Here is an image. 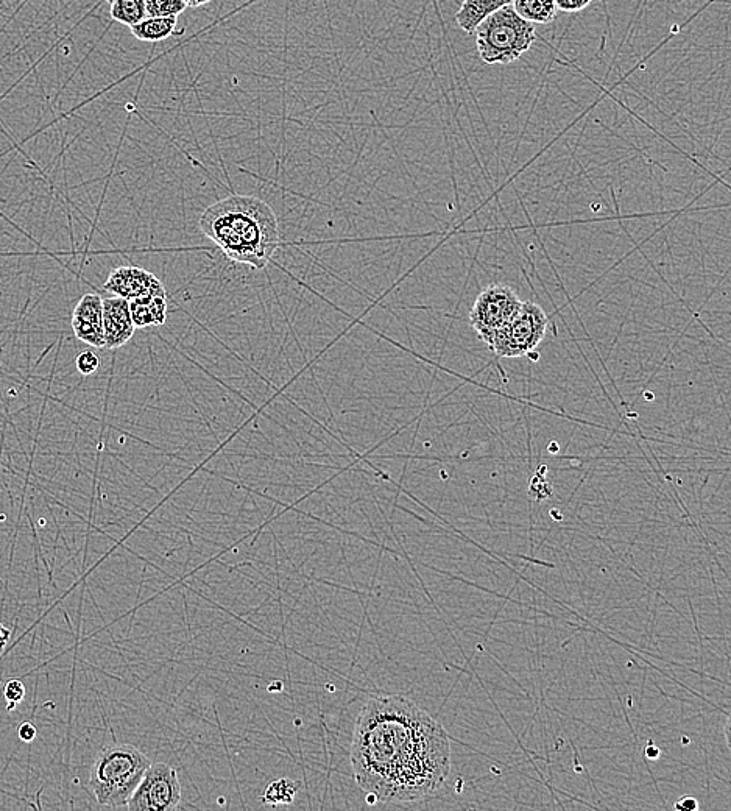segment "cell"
Returning <instances> with one entry per match:
<instances>
[{
	"label": "cell",
	"instance_id": "9",
	"mask_svg": "<svg viewBox=\"0 0 731 811\" xmlns=\"http://www.w3.org/2000/svg\"><path fill=\"white\" fill-rule=\"evenodd\" d=\"M72 331L83 344L94 348H105L103 333V298L97 294H86L80 298L72 314Z\"/></svg>",
	"mask_w": 731,
	"mask_h": 811
},
{
	"label": "cell",
	"instance_id": "8",
	"mask_svg": "<svg viewBox=\"0 0 731 811\" xmlns=\"http://www.w3.org/2000/svg\"><path fill=\"white\" fill-rule=\"evenodd\" d=\"M103 287H105V291L114 294V297L125 298L128 302L152 294V292L166 291V287L159 281V278H156L149 270L136 266L117 267L110 273V277Z\"/></svg>",
	"mask_w": 731,
	"mask_h": 811
},
{
	"label": "cell",
	"instance_id": "23",
	"mask_svg": "<svg viewBox=\"0 0 731 811\" xmlns=\"http://www.w3.org/2000/svg\"><path fill=\"white\" fill-rule=\"evenodd\" d=\"M10 629L4 626V624L0 623V649H4L5 645H7L8 640H10Z\"/></svg>",
	"mask_w": 731,
	"mask_h": 811
},
{
	"label": "cell",
	"instance_id": "24",
	"mask_svg": "<svg viewBox=\"0 0 731 811\" xmlns=\"http://www.w3.org/2000/svg\"><path fill=\"white\" fill-rule=\"evenodd\" d=\"M186 7L191 8H198L203 7V5L211 4L212 0H183Z\"/></svg>",
	"mask_w": 731,
	"mask_h": 811
},
{
	"label": "cell",
	"instance_id": "7",
	"mask_svg": "<svg viewBox=\"0 0 731 811\" xmlns=\"http://www.w3.org/2000/svg\"><path fill=\"white\" fill-rule=\"evenodd\" d=\"M521 300L512 287L505 284H491L479 294L470 312V322L485 344L496 331L504 328L516 312L520 311Z\"/></svg>",
	"mask_w": 731,
	"mask_h": 811
},
{
	"label": "cell",
	"instance_id": "22",
	"mask_svg": "<svg viewBox=\"0 0 731 811\" xmlns=\"http://www.w3.org/2000/svg\"><path fill=\"white\" fill-rule=\"evenodd\" d=\"M675 808H685V810H696L697 802L694 797H683L682 802L675 805Z\"/></svg>",
	"mask_w": 731,
	"mask_h": 811
},
{
	"label": "cell",
	"instance_id": "4",
	"mask_svg": "<svg viewBox=\"0 0 731 811\" xmlns=\"http://www.w3.org/2000/svg\"><path fill=\"white\" fill-rule=\"evenodd\" d=\"M476 44L487 64H510L523 57L537 39L535 24L521 18L512 5L491 13L477 25Z\"/></svg>",
	"mask_w": 731,
	"mask_h": 811
},
{
	"label": "cell",
	"instance_id": "20",
	"mask_svg": "<svg viewBox=\"0 0 731 811\" xmlns=\"http://www.w3.org/2000/svg\"><path fill=\"white\" fill-rule=\"evenodd\" d=\"M591 2L593 0H555V7L565 13H579V11L585 10Z\"/></svg>",
	"mask_w": 731,
	"mask_h": 811
},
{
	"label": "cell",
	"instance_id": "17",
	"mask_svg": "<svg viewBox=\"0 0 731 811\" xmlns=\"http://www.w3.org/2000/svg\"><path fill=\"white\" fill-rule=\"evenodd\" d=\"M183 0H145V10L149 18H170L178 16L186 10Z\"/></svg>",
	"mask_w": 731,
	"mask_h": 811
},
{
	"label": "cell",
	"instance_id": "18",
	"mask_svg": "<svg viewBox=\"0 0 731 811\" xmlns=\"http://www.w3.org/2000/svg\"><path fill=\"white\" fill-rule=\"evenodd\" d=\"M75 365H77V370L82 373V375H94V373L99 370L100 359L94 351H83V353H80L77 359H75Z\"/></svg>",
	"mask_w": 731,
	"mask_h": 811
},
{
	"label": "cell",
	"instance_id": "14",
	"mask_svg": "<svg viewBox=\"0 0 731 811\" xmlns=\"http://www.w3.org/2000/svg\"><path fill=\"white\" fill-rule=\"evenodd\" d=\"M513 10L530 24H549L557 16L555 0H512Z\"/></svg>",
	"mask_w": 731,
	"mask_h": 811
},
{
	"label": "cell",
	"instance_id": "12",
	"mask_svg": "<svg viewBox=\"0 0 731 811\" xmlns=\"http://www.w3.org/2000/svg\"><path fill=\"white\" fill-rule=\"evenodd\" d=\"M510 4L512 0H463L462 7L456 15L457 24L463 32L471 35L487 16Z\"/></svg>",
	"mask_w": 731,
	"mask_h": 811
},
{
	"label": "cell",
	"instance_id": "19",
	"mask_svg": "<svg viewBox=\"0 0 731 811\" xmlns=\"http://www.w3.org/2000/svg\"><path fill=\"white\" fill-rule=\"evenodd\" d=\"M4 696L8 702V710L15 709L16 705L25 698V687L21 680H8L5 684Z\"/></svg>",
	"mask_w": 731,
	"mask_h": 811
},
{
	"label": "cell",
	"instance_id": "3",
	"mask_svg": "<svg viewBox=\"0 0 731 811\" xmlns=\"http://www.w3.org/2000/svg\"><path fill=\"white\" fill-rule=\"evenodd\" d=\"M150 763L149 757L131 744L108 746L92 765L89 790L103 807H127Z\"/></svg>",
	"mask_w": 731,
	"mask_h": 811
},
{
	"label": "cell",
	"instance_id": "2",
	"mask_svg": "<svg viewBox=\"0 0 731 811\" xmlns=\"http://www.w3.org/2000/svg\"><path fill=\"white\" fill-rule=\"evenodd\" d=\"M198 227L233 263L258 270L272 263L281 242L275 211L253 195H230L212 203Z\"/></svg>",
	"mask_w": 731,
	"mask_h": 811
},
{
	"label": "cell",
	"instance_id": "10",
	"mask_svg": "<svg viewBox=\"0 0 731 811\" xmlns=\"http://www.w3.org/2000/svg\"><path fill=\"white\" fill-rule=\"evenodd\" d=\"M136 326L131 320L128 300L121 297H110L103 300V333L105 348L117 350L130 342Z\"/></svg>",
	"mask_w": 731,
	"mask_h": 811
},
{
	"label": "cell",
	"instance_id": "13",
	"mask_svg": "<svg viewBox=\"0 0 731 811\" xmlns=\"http://www.w3.org/2000/svg\"><path fill=\"white\" fill-rule=\"evenodd\" d=\"M131 33L144 43H161L177 33V18H147L130 27Z\"/></svg>",
	"mask_w": 731,
	"mask_h": 811
},
{
	"label": "cell",
	"instance_id": "15",
	"mask_svg": "<svg viewBox=\"0 0 731 811\" xmlns=\"http://www.w3.org/2000/svg\"><path fill=\"white\" fill-rule=\"evenodd\" d=\"M111 18L116 22L133 27L147 18L145 0H113Z\"/></svg>",
	"mask_w": 731,
	"mask_h": 811
},
{
	"label": "cell",
	"instance_id": "6",
	"mask_svg": "<svg viewBox=\"0 0 731 811\" xmlns=\"http://www.w3.org/2000/svg\"><path fill=\"white\" fill-rule=\"evenodd\" d=\"M180 801L177 769L167 763H150L127 807L139 811H170L175 810Z\"/></svg>",
	"mask_w": 731,
	"mask_h": 811
},
{
	"label": "cell",
	"instance_id": "11",
	"mask_svg": "<svg viewBox=\"0 0 731 811\" xmlns=\"http://www.w3.org/2000/svg\"><path fill=\"white\" fill-rule=\"evenodd\" d=\"M130 305L131 320L136 328H149V326H161L167 320V294L163 292H152L144 297L135 298L128 302Z\"/></svg>",
	"mask_w": 731,
	"mask_h": 811
},
{
	"label": "cell",
	"instance_id": "25",
	"mask_svg": "<svg viewBox=\"0 0 731 811\" xmlns=\"http://www.w3.org/2000/svg\"><path fill=\"white\" fill-rule=\"evenodd\" d=\"M106 2H108V4H113V0H106Z\"/></svg>",
	"mask_w": 731,
	"mask_h": 811
},
{
	"label": "cell",
	"instance_id": "5",
	"mask_svg": "<svg viewBox=\"0 0 731 811\" xmlns=\"http://www.w3.org/2000/svg\"><path fill=\"white\" fill-rule=\"evenodd\" d=\"M549 317L534 302L521 303L520 311L504 328L488 339L487 345L499 358H518L530 355L548 330Z\"/></svg>",
	"mask_w": 731,
	"mask_h": 811
},
{
	"label": "cell",
	"instance_id": "21",
	"mask_svg": "<svg viewBox=\"0 0 731 811\" xmlns=\"http://www.w3.org/2000/svg\"><path fill=\"white\" fill-rule=\"evenodd\" d=\"M36 734H38V730L32 723H22L19 726L18 735L24 743H32L36 738Z\"/></svg>",
	"mask_w": 731,
	"mask_h": 811
},
{
	"label": "cell",
	"instance_id": "16",
	"mask_svg": "<svg viewBox=\"0 0 731 811\" xmlns=\"http://www.w3.org/2000/svg\"><path fill=\"white\" fill-rule=\"evenodd\" d=\"M300 791V783L292 779H279L270 783L262 794V802L267 805H290L294 804L295 797Z\"/></svg>",
	"mask_w": 731,
	"mask_h": 811
},
{
	"label": "cell",
	"instance_id": "1",
	"mask_svg": "<svg viewBox=\"0 0 731 811\" xmlns=\"http://www.w3.org/2000/svg\"><path fill=\"white\" fill-rule=\"evenodd\" d=\"M354 780L368 802H414L443 787L451 741L442 724L398 695L365 702L351 743Z\"/></svg>",
	"mask_w": 731,
	"mask_h": 811
}]
</instances>
